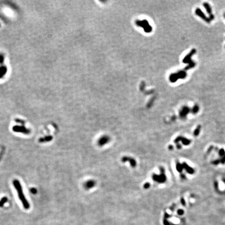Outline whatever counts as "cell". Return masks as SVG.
Instances as JSON below:
<instances>
[{"label":"cell","mask_w":225,"mask_h":225,"mask_svg":"<svg viewBox=\"0 0 225 225\" xmlns=\"http://www.w3.org/2000/svg\"><path fill=\"white\" fill-rule=\"evenodd\" d=\"M13 184L16 190L18 191L19 198V199L20 200V201H21V202H22L24 208L26 209H28L30 208V204H29L27 200L26 197H25V196H24L23 191V189H22V187H21V186L20 185V182H19L18 180H15L14 181Z\"/></svg>","instance_id":"cell-1"},{"label":"cell","mask_w":225,"mask_h":225,"mask_svg":"<svg viewBox=\"0 0 225 225\" xmlns=\"http://www.w3.org/2000/svg\"><path fill=\"white\" fill-rule=\"evenodd\" d=\"M196 52H197V51L195 49H192L183 59L182 62L183 63L189 64L188 66L185 68V71H188L189 69L193 68L195 66V63L191 59V57Z\"/></svg>","instance_id":"cell-2"},{"label":"cell","mask_w":225,"mask_h":225,"mask_svg":"<svg viewBox=\"0 0 225 225\" xmlns=\"http://www.w3.org/2000/svg\"><path fill=\"white\" fill-rule=\"evenodd\" d=\"M187 76V74L185 71H180L177 73L171 75L170 77V80L172 83H175L179 79H185Z\"/></svg>","instance_id":"cell-3"},{"label":"cell","mask_w":225,"mask_h":225,"mask_svg":"<svg viewBox=\"0 0 225 225\" xmlns=\"http://www.w3.org/2000/svg\"><path fill=\"white\" fill-rule=\"evenodd\" d=\"M195 13L197 16L200 17V18H201L203 20H204L205 22H206L207 23H209L210 22V20L209 19V18L207 17L206 15H205V14L203 13V12L199 8H197L195 9Z\"/></svg>","instance_id":"cell-4"},{"label":"cell","mask_w":225,"mask_h":225,"mask_svg":"<svg viewBox=\"0 0 225 225\" xmlns=\"http://www.w3.org/2000/svg\"><path fill=\"white\" fill-rule=\"evenodd\" d=\"M110 141V138L107 135H103L98 140V144L100 146H103Z\"/></svg>","instance_id":"cell-5"},{"label":"cell","mask_w":225,"mask_h":225,"mask_svg":"<svg viewBox=\"0 0 225 225\" xmlns=\"http://www.w3.org/2000/svg\"><path fill=\"white\" fill-rule=\"evenodd\" d=\"M203 6L204 7L205 9H206L208 14H209V18L210 20V21L213 20V19H214V16L213 14H212V8H211V7H210V6L209 5V4L207 3H203Z\"/></svg>","instance_id":"cell-6"},{"label":"cell","mask_w":225,"mask_h":225,"mask_svg":"<svg viewBox=\"0 0 225 225\" xmlns=\"http://www.w3.org/2000/svg\"><path fill=\"white\" fill-rule=\"evenodd\" d=\"M122 161L123 162L129 161L130 163V165L132 166V167H135V166H136V162H135V159L131 158L126 156L124 157V158H122Z\"/></svg>","instance_id":"cell-7"},{"label":"cell","mask_w":225,"mask_h":225,"mask_svg":"<svg viewBox=\"0 0 225 225\" xmlns=\"http://www.w3.org/2000/svg\"><path fill=\"white\" fill-rule=\"evenodd\" d=\"M95 185V182L94 180H91L87 181V182L84 184V187L87 189H90L92 188Z\"/></svg>","instance_id":"cell-8"},{"label":"cell","mask_w":225,"mask_h":225,"mask_svg":"<svg viewBox=\"0 0 225 225\" xmlns=\"http://www.w3.org/2000/svg\"><path fill=\"white\" fill-rule=\"evenodd\" d=\"M190 110L189 108L187 107V106H184L182 108V110L180 111V115L181 117H185L186 116L187 114L189 112Z\"/></svg>","instance_id":"cell-9"},{"label":"cell","mask_w":225,"mask_h":225,"mask_svg":"<svg viewBox=\"0 0 225 225\" xmlns=\"http://www.w3.org/2000/svg\"><path fill=\"white\" fill-rule=\"evenodd\" d=\"M161 176H156V175H155L153 176V179L155 181H159V182H162L165 180V176H164V174H162L161 175Z\"/></svg>","instance_id":"cell-10"},{"label":"cell","mask_w":225,"mask_h":225,"mask_svg":"<svg viewBox=\"0 0 225 225\" xmlns=\"http://www.w3.org/2000/svg\"><path fill=\"white\" fill-rule=\"evenodd\" d=\"M199 110V106H198L197 105H196L192 108V112L193 113H197Z\"/></svg>","instance_id":"cell-11"},{"label":"cell","mask_w":225,"mask_h":225,"mask_svg":"<svg viewBox=\"0 0 225 225\" xmlns=\"http://www.w3.org/2000/svg\"><path fill=\"white\" fill-rule=\"evenodd\" d=\"M6 202V199H2L1 201H0V207L3 206V205L4 204V203Z\"/></svg>","instance_id":"cell-12"},{"label":"cell","mask_w":225,"mask_h":225,"mask_svg":"<svg viewBox=\"0 0 225 225\" xmlns=\"http://www.w3.org/2000/svg\"><path fill=\"white\" fill-rule=\"evenodd\" d=\"M150 186V185L149 184V183H146V184H145V185H144V187L145 189H147V188H149Z\"/></svg>","instance_id":"cell-13"},{"label":"cell","mask_w":225,"mask_h":225,"mask_svg":"<svg viewBox=\"0 0 225 225\" xmlns=\"http://www.w3.org/2000/svg\"><path fill=\"white\" fill-rule=\"evenodd\" d=\"M3 56H2V55H0V62H2L3 61Z\"/></svg>","instance_id":"cell-14"},{"label":"cell","mask_w":225,"mask_h":225,"mask_svg":"<svg viewBox=\"0 0 225 225\" xmlns=\"http://www.w3.org/2000/svg\"><path fill=\"white\" fill-rule=\"evenodd\" d=\"M224 17H225V13L224 14Z\"/></svg>","instance_id":"cell-15"}]
</instances>
